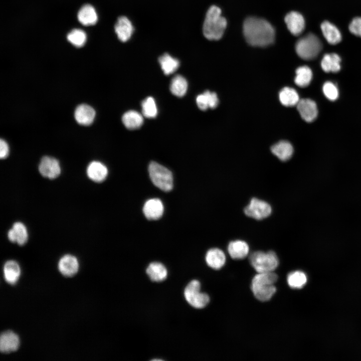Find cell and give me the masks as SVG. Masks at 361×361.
Here are the masks:
<instances>
[{
	"instance_id": "603a6c76",
	"label": "cell",
	"mask_w": 361,
	"mask_h": 361,
	"mask_svg": "<svg viewBox=\"0 0 361 361\" xmlns=\"http://www.w3.org/2000/svg\"><path fill=\"white\" fill-rule=\"evenodd\" d=\"M272 153L280 160L285 161L289 160L293 153V148L287 141H280L271 147Z\"/></svg>"
},
{
	"instance_id": "d6986e66",
	"label": "cell",
	"mask_w": 361,
	"mask_h": 361,
	"mask_svg": "<svg viewBox=\"0 0 361 361\" xmlns=\"http://www.w3.org/2000/svg\"><path fill=\"white\" fill-rule=\"evenodd\" d=\"M207 264L211 268L218 270L225 264L226 258L224 252L219 248H212L207 252L205 257Z\"/></svg>"
},
{
	"instance_id": "836d02e7",
	"label": "cell",
	"mask_w": 361,
	"mask_h": 361,
	"mask_svg": "<svg viewBox=\"0 0 361 361\" xmlns=\"http://www.w3.org/2000/svg\"><path fill=\"white\" fill-rule=\"evenodd\" d=\"M141 107L142 114L145 117L152 118L157 115V107L154 99L152 97H148L143 100Z\"/></svg>"
},
{
	"instance_id": "e0dca14e",
	"label": "cell",
	"mask_w": 361,
	"mask_h": 361,
	"mask_svg": "<svg viewBox=\"0 0 361 361\" xmlns=\"http://www.w3.org/2000/svg\"><path fill=\"white\" fill-rule=\"evenodd\" d=\"M95 111L90 106L82 104L76 109L74 117L76 121L80 124L89 125L91 124L95 118Z\"/></svg>"
},
{
	"instance_id": "2e32d148",
	"label": "cell",
	"mask_w": 361,
	"mask_h": 361,
	"mask_svg": "<svg viewBox=\"0 0 361 361\" xmlns=\"http://www.w3.org/2000/svg\"><path fill=\"white\" fill-rule=\"evenodd\" d=\"M9 240L19 245H24L28 239V233L25 225L17 222L13 224V227L8 233Z\"/></svg>"
},
{
	"instance_id": "52a82bcc",
	"label": "cell",
	"mask_w": 361,
	"mask_h": 361,
	"mask_svg": "<svg viewBox=\"0 0 361 361\" xmlns=\"http://www.w3.org/2000/svg\"><path fill=\"white\" fill-rule=\"evenodd\" d=\"M245 214L250 218L261 220L268 217L272 213V208L267 202L256 198H252L244 208Z\"/></svg>"
},
{
	"instance_id": "f546056e",
	"label": "cell",
	"mask_w": 361,
	"mask_h": 361,
	"mask_svg": "<svg viewBox=\"0 0 361 361\" xmlns=\"http://www.w3.org/2000/svg\"><path fill=\"white\" fill-rule=\"evenodd\" d=\"M158 62L161 69L166 75L174 72L179 66V61L167 53H165L160 56L158 58Z\"/></svg>"
},
{
	"instance_id": "44dd1931",
	"label": "cell",
	"mask_w": 361,
	"mask_h": 361,
	"mask_svg": "<svg viewBox=\"0 0 361 361\" xmlns=\"http://www.w3.org/2000/svg\"><path fill=\"white\" fill-rule=\"evenodd\" d=\"M3 273L6 281L9 284L14 285L18 282L20 277V266L16 261L9 260L4 266Z\"/></svg>"
},
{
	"instance_id": "74e56055",
	"label": "cell",
	"mask_w": 361,
	"mask_h": 361,
	"mask_svg": "<svg viewBox=\"0 0 361 361\" xmlns=\"http://www.w3.org/2000/svg\"><path fill=\"white\" fill-rule=\"evenodd\" d=\"M9 148L7 142L3 139L0 140V157L2 159L6 158L9 154Z\"/></svg>"
},
{
	"instance_id": "8fae6325",
	"label": "cell",
	"mask_w": 361,
	"mask_h": 361,
	"mask_svg": "<svg viewBox=\"0 0 361 361\" xmlns=\"http://www.w3.org/2000/svg\"><path fill=\"white\" fill-rule=\"evenodd\" d=\"M287 27L294 36L300 35L305 28V20L301 14L292 11L288 13L284 19Z\"/></svg>"
},
{
	"instance_id": "f1b7e54d",
	"label": "cell",
	"mask_w": 361,
	"mask_h": 361,
	"mask_svg": "<svg viewBox=\"0 0 361 361\" xmlns=\"http://www.w3.org/2000/svg\"><path fill=\"white\" fill-rule=\"evenodd\" d=\"M279 98L281 104L287 107L296 105L300 100L297 91L289 87L281 89L279 93Z\"/></svg>"
},
{
	"instance_id": "30bf717a",
	"label": "cell",
	"mask_w": 361,
	"mask_h": 361,
	"mask_svg": "<svg viewBox=\"0 0 361 361\" xmlns=\"http://www.w3.org/2000/svg\"><path fill=\"white\" fill-rule=\"evenodd\" d=\"M20 345L19 336L11 330L5 331L0 336V350L4 353L16 351Z\"/></svg>"
},
{
	"instance_id": "cb8c5ba5",
	"label": "cell",
	"mask_w": 361,
	"mask_h": 361,
	"mask_svg": "<svg viewBox=\"0 0 361 361\" xmlns=\"http://www.w3.org/2000/svg\"><path fill=\"white\" fill-rule=\"evenodd\" d=\"M196 102L198 107L204 111L208 108L214 109L217 107L219 104V99L216 93L208 90L198 95Z\"/></svg>"
},
{
	"instance_id": "83f0119b",
	"label": "cell",
	"mask_w": 361,
	"mask_h": 361,
	"mask_svg": "<svg viewBox=\"0 0 361 361\" xmlns=\"http://www.w3.org/2000/svg\"><path fill=\"white\" fill-rule=\"evenodd\" d=\"M124 125L129 129H135L139 128L143 124V116L138 112L129 110L126 112L122 117Z\"/></svg>"
},
{
	"instance_id": "ac0fdd59",
	"label": "cell",
	"mask_w": 361,
	"mask_h": 361,
	"mask_svg": "<svg viewBox=\"0 0 361 361\" xmlns=\"http://www.w3.org/2000/svg\"><path fill=\"white\" fill-rule=\"evenodd\" d=\"M86 173L92 180L100 183L103 181L107 176L108 169L106 166L98 161H93L88 165Z\"/></svg>"
},
{
	"instance_id": "1f68e13d",
	"label": "cell",
	"mask_w": 361,
	"mask_h": 361,
	"mask_svg": "<svg viewBox=\"0 0 361 361\" xmlns=\"http://www.w3.org/2000/svg\"><path fill=\"white\" fill-rule=\"evenodd\" d=\"M188 89V82L182 76L177 75L171 80L170 84V90L171 93L177 97H183L185 95Z\"/></svg>"
},
{
	"instance_id": "4316f807",
	"label": "cell",
	"mask_w": 361,
	"mask_h": 361,
	"mask_svg": "<svg viewBox=\"0 0 361 361\" xmlns=\"http://www.w3.org/2000/svg\"><path fill=\"white\" fill-rule=\"evenodd\" d=\"M146 272L150 280L155 282L164 280L167 275L165 267L161 263L157 262L151 263L146 268Z\"/></svg>"
},
{
	"instance_id": "6da1fadb",
	"label": "cell",
	"mask_w": 361,
	"mask_h": 361,
	"mask_svg": "<svg viewBox=\"0 0 361 361\" xmlns=\"http://www.w3.org/2000/svg\"><path fill=\"white\" fill-rule=\"evenodd\" d=\"M243 34L248 44L256 47H266L272 44L275 39V31L266 20L255 17L245 20Z\"/></svg>"
},
{
	"instance_id": "484cf974",
	"label": "cell",
	"mask_w": 361,
	"mask_h": 361,
	"mask_svg": "<svg viewBox=\"0 0 361 361\" xmlns=\"http://www.w3.org/2000/svg\"><path fill=\"white\" fill-rule=\"evenodd\" d=\"M341 59L336 53L325 54L321 62V67L325 72H337L340 70Z\"/></svg>"
},
{
	"instance_id": "ffe728a7",
	"label": "cell",
	"mask_w": 361,
	"mask_h": 361,
	"mask_svg": "<svg viewBox=\"0 0 361 361\" xmlns=\"http://www.w3.org/2000/svg\"><path fill=\"white\" fill-rule=\"evenodd\" d=\"M228 251L231 257L234 259H242L249 253V247L244 241L237 240L229 243Z\"/></svg>"
},
{
	"instance_id": "9c48e42d",
	"label": "cell",
	"mask_w": 361,
	"mask_h": 361,
	"mask_svg": "<svg viewBox=\"0 0 361 361\" xmlns=\"http://www.w3.org/2000/svg\"><path fill=\"white\" fill-rule=\"evenodd\" d=\"M296 105L298 111L304 121L311 122L317 118L318 110L313 100L308 98L302 99L299 100Z\"/></svg>"
},
{
	"instance_id": "d4e9b609",
	"label": "cell",
	"mask_w": 361,
	"mask_h": 361,
	"mask_svg": "<svg viewBox=\"0 0 361 361\" xmlns=\"http://www.w3.org/2000/svg\"><path fill=\"white\" fill-rule=\"evenodd\" d=\"M78 19L84 26L95 25L97 21V15L94 7L87 4L81 8L78 13Z\"/></svg>"
},
{
	"instance_id": "5bb4252c",
	"label": "cell",
	"mask_w": 361,
	"mask_h": 361,
	"mask_svg": "<svg viewBox=\"0 0 361 361\" xmlns=\"http://www.w3.org/2000/svg\"><path fill=\"white\" fill-rule=\"evenodd\" d=\"M164 207L161 201L156 198L147 200L143 207V212L148 220H157L162 215Z\"/></svg>"
},
{
	"instance_id": "8d00e7d4",
	"label": "cell",
	"mask_w": 361,
	"mask_h": 361,
	"mask_svg": "<svg viewBox=\"0 0 361 361\" xmlns=\"http://www.w3.org/2000/svg\"><path fill=\"white\" fill-rule=\"evenodd\" d=\"M349 31L353 35L361 37V17H355L350 23Z\"/></svg>"
},
{
	"instance_id": "8992f818",
	"label": "cell",
	"mask_w": 361,
	"mask_h": 361,
	"mask_svg": "<svg viewBox=\"0 0 361 361\" xmlns=\"http://www.w3.org/2000/svg\"><path fill=\"white\" fill-rule=\"evenodd\" d=\"M201 284L198 280L191 281L186 287L184 291L185 298L187 302L196 308H203L206 307L210 301L209 295L200 292Z\"/></svg>"
},
{
	"instance_id": "4fadbf2b",
	"label": "cell",
	"mask_w": 361,
	"mask_h": 361,
	"mask_svg": "<svg viewBox=\"0 0 361 361\" xmlns=\"http://www.w3.org/2000/svg\"><path fill=\"white\" fill-rule=\"evenodd\" d=\"M251 290L254 296L259 301H269L276 291L274 284L264 283H252Z\"/></svg>"
},
{
	"instance_id": "9a60e30c",
	"label": "cell",
	"mask_w": 361,
	"mask_h": 361,
	"mask_svg": "<svg viewBox=\"0 0 361 361\" xmlns=\"http://www.w3.org/2000/svg\"><path fill=\"white\" fill-rule=\"evenodd\" d=\"M114 28L118 39L123 42L129 40L133 31L131 22L125 16L118 18Z\"/></svg>"
},
{
	"instance_id": "277c9868",
	"label": "cell",
	"mask_w": 361,
	"mask_h": 361,
	"mask_svg": "<svg viewBox=\"0 0 361 361\" xmlns=\"http://www.w3.org/2000/svg\"><path fill=\"white\" fill-rule=\"evenodd\" d=\"M249 262L258 273L273 272L279 265L278 257L273 251L254 252L249 256Z\"/></svg>"
},
{
	"instance_id": "d590c367",
	"label": "cell",
	"mask_w": 361,
	"mask_h": 361,
	"mask_svg": "<svg viewBox=\"0 0 361 361\" xmlns=\"http://www.w3.org/2000/svg\"><path fill=\"white\" fill-rule=\"evenodd\" d=\"M322 90L325 97L330 101H335L338 97V89L331 82H325L322 87Z\"/></svg>"
},
{
	"instance_id": "d6a6232c",
	"label": "cell",
	"mask_w": 361,
	"mask_h": 361,
	"mask_svg": "<svg viewBox=\"0 0 361 361\" xmlns=\"http://www.w3.org/2000/svg\"><path fill=\"white\" fill-rule=\"evenodd\" d=\"M288 285L292 288L300 289L307 282L305 274L300 271H296L289 273L287 278Z\"/></svg>"
},
{
	"instance_id": "4dcf8cb0",
	"label": "cell",
	"mask_w": 361,
	"mask_h": 361,
	"mask_svg": "<svg viewBox=\"0 0 361 361\" xmlns=\"http://www.w3.org/2000/svg\"><path fill=\"white\" fill-rule=\"evenodd\" d=\"M294 82L300 87L308 86L312 78V72L310 68L306 66L298 67L295 71Z\"/></svg>"
},
{
	"instance_id": "3957f363",
	"label": "cell",
	"mask_w": 361,
	"mask_h": 361,
	"mask_svg": "<svg viewBox=\"0 0 361 361\" xmlns=\"http://www.w3.org/2000/svg\"><path fill=\"white\" fill-rule=\"evenodd\" d=\"M322 49V44L315 35L309 33L300 38L295 45L298 56L305 60L315 58Z\"/></svg>"
},
{
	"instance_id": "ba28073f",
	"label": "cell",
	"mask_w": 361,
	"mask_h": 361,
	"mask_svg": "<svg viewBox=\"0 0 361 361\" xmlns=\"http://www.w3.org/2000/svg\"><path fill=\"white\" fill-rule=\"evenodd\" d=\"M38 169L44 177L49 179L57 177L61 173V167L59 161L56 158L45 156L41 160Z\"/></svg>"
},
{
	"instance_id": "7c38bea8",
	"label": "cell",
	"mask_w": 361,
	"mask_h": 361,
	"mask_svg": "<svg viewBox=\"0 0 361 361\" xmlns=\"http://www.w3.org/2000/svg\"><path fill=\"white\" fill-rule=\"evenodd\" d=\"M58 267L60 272L63 276L72 277L78 272L79 264L76 257L67 254L61 258Z\"/></svg>"
},
{
	"instance_id": "e575fe53",
	"label": "cell",
	"mask_w": 361,
	"mask_h": 361,
	"mask_svg": "<svg viewBox=\"0 0 361 361\" xmlns=\"http://www.w3.org/2000/svg\"><path fill=\"white\" fill-rule=\"evenodd\" d=\"M68 40L76 47L80 48L83 46L86 41L85 33L80 29H74L67 35Z\"/></svg>"
},
{
	"instance_id": "5b68a950",
	"label": "cell",
	"mask_w": 361,
	"mask_h": 361,
	"mask_svg": "<svg viewBox=\"0 0 361 361\" xmlns=\"http://www.w3.org/2000/svg\"><path fill=\"white\" fill-rule=\"evenodd\" d=\"M148 171L152 182L158 188L165 192L172 189V174L168 169L155 161H151L149 164Z\"/></svg>"
},
{
	"instance_id": "7a4b0ae2",
	"label": "cell",
	"mask_w": 361,
	"mask_h": 361,
	"mask_svg": "<svg viewBox=\"0 0 361 361\" xmlns=\"http://www.w3.org/2000/svg\"><path fill=\"white\" fill-rule=\"evenodd\" d=\"M221 9L211 6L208 10L203 26L204 36L210 40H219L223 36L227 22L222 15Z\"/></svg>"
},
{
	"instance_id": "7402d4cb",
	"label": "cell",
	"mask_w": 361,
	"mask_h": 361,
	"mask_svg": "<svg viewBox=\"0 0 361 361\" xmlns=\"http://www.w3.org/2000/svg\"><path fill=\"white\" fill-rule=\"evenodd\" d=\"M320 27L322 34L328 43L335 45L341 41V33L333 24L326 21L322 23Z\"/></svg>"
}]
</instances>
